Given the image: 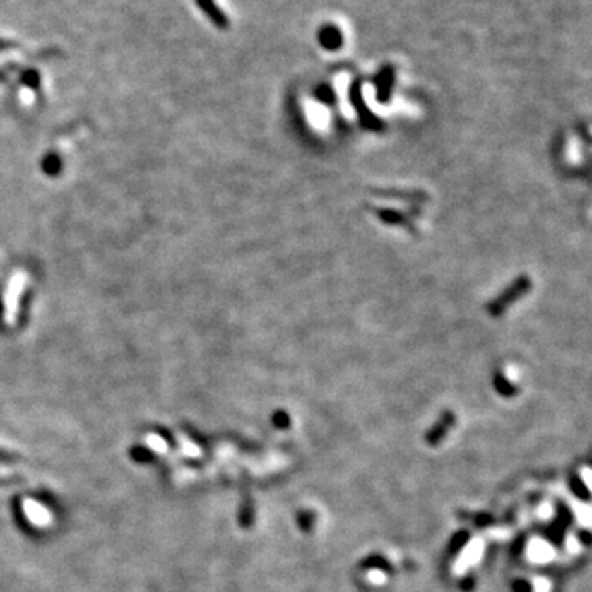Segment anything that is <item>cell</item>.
Masks as SVG:
<instances>
[{"instance_id":"277c9868","label":"cell","mask_w":592,"mask_h":592,"mask_svg":"<svg viewBox=\"0 0 592 592\" xmlns=\"http://www.w3.org/2000/svg\"><path fill=\"white\" fill-rule=\"evenodd\" d=\"M17 456H12L8 453H4V451H0V461H5V463H17Z\"/></svg>"},{"instance_id":"7a4b0ae2","label":"cell","mask_w":592,"mask_h":592,"mask_svg":"<svg viewBox=\"0 0 592 592\" xmlns=\"http://www.w3.org/2000/svg\"><path fill=\"white\" fill-rule=\"evenodd\" d=\"M321 47L329 52H336L344 45V35L336 23H324L318 32Z\"/></svg>"},{"instance_id":"3957f363","label":"cell","mask_w":592,"mask_h":592,"mask_svg":"<svg viewBox=\"0 0 592 592\" xmlns=\"http://www.w3.org/2000/svg\"><path fill=\"white\" fill-rule=\"evenodd\" d=\"M393 84V68L385 66L379 76V96L380 99H387Z\"/></svg>"},{"instance_id":"6da1fadb","label":"cell","mask_w":592,"mask_h":592,"mask_svg":"<svg viewBox=\"0 0 592 592\" xmlns=\"http://www.w3.org/2000/svg\"><path fill=\"white\" fill-rule=\"evenodd\" d=\"M198 7L203 10V13L208 17L211 23L214 25L215 28L219 30H227L230 27V20L227 15H225L218 4L214 0H194Z\"/></svg>"}]
</instances>
